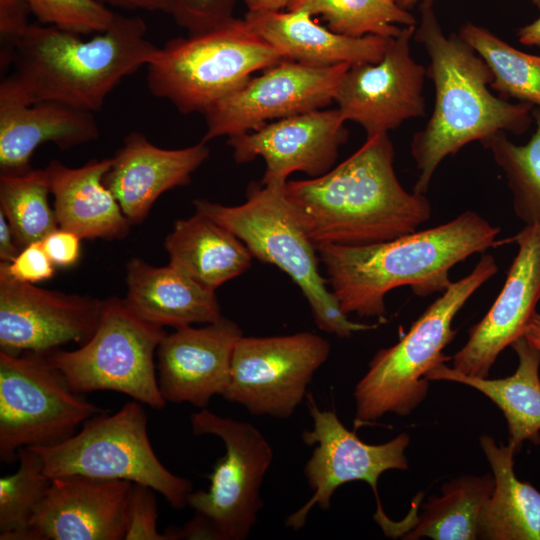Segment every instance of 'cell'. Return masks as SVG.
Masks as SVG:
<instances>
[{
  "label": "cell",
  "mask_w": 540,
  "mask_h": 540,
  "mask_svg": "<svg viewBox=\"0 0 540 540\" xmlns=\"http://www.w3.org/2000/svg\"><path fill=\"white\" fill-rule=\"evenodd\" d=\"M394 156L388 133H379L327 173L285 183V196L316 248L388 241L430 218L425 194L408 192L398 180Z\"/></svg>",
  "instance_id": "cell-1"
},
{
  "label": "cell",
  "mask_w": 540,
  "mask_h": 540,
  "mask_svg": "<svg viewBox=\"0 0 540 540\" xmlns=\"http://www.w3.org/2000/svg\"><path fill=\"white\" fill-rule=\"evenodd\" d=\"M499 233V227L468 210L443 224L388 241L326 244L317 251L341 310L360 318H382L388 292L409 286L421 297L443 293L452 283L450 270L495 246Z\"/></svg>",
  "instance_id": "cell-2"
},
{
  "label": "cell",
  "mask_w": 540,
  "mask_h": 540,
  "mask_svg": "<svg viewBox=\"0 0 540 540\" xmlns=\"http://www.w3.org/2000/svg\"><path fill=\"white\" fill-rule=\"evenodd\" d=\"M146 35L141 17L119 14L107 30L88 40L55 26L31 24L11 72L2 77L0 103L57 101L95 113L125 77L156 57L159 47Z\"/></svg>",
  "instance_id": "cell-3"
},
{
  "label": "cell",
  "mask_w": 540,
  "mask_h": 540,
  "mask_svg": "<svg viewBox=\"0 0 540 540\" xmlns=\"http://www.w3.org/2000/svg\"><path fill=\"white\" fill-rule=\"evenodd\" d=\"M433 1L423 0L413 37L426 50L427 76L435 88L431 117L411 142L419 172L413 191L419 194L428 191L441 162L465 145L498 132H526L534 108L526 102L511 103L489 90L493 75L488 65L458 34L445 35Z\"/></svg>",
  "instance_id": "cell-4"
},
{
  "label": "cell",
  "mask_w": 540,
  "mask_h": 540,
  "mask_svg": "<svg viewBox=\"0 0 540 540\" xmlns=\"http://www.w3.org/2000/svg\"><path fill=\"white\" fill-rule=\"evenodd\" d=\"M285 183L251 182L246 201L236 206L196 199L195 212L232 232L252 257L285 272L306 298L320 330L346 338L376 329L378 324L351 321L341 310L320 272L317 248L285 196Z\"/></svg>",
  "instance_id": "cell-5"
},
{
  "label": "cell",
  "mask_w": 540,
  "mask_h": 540,
  "mask_svg": "<svg viewBox=\"0 0 540 540\" xmlns=\"http://www.w3.org/2000/svg\"><path fill=\"white\" fill-rule=\"evenodd\" d=\"M498 271L492 255L483 254L473 270L427 307L396 344L379 350L355 386L354 430L387 413L408 416L426 398L427 374L451 358L444 348L456 336L452 321L467 300Z\"/></svg>",
  "instance_id": "cell-6"
},
{
  "label": "cell",
  "mask_w": 540,
  "mask_h": 540,
  "mask_svg": "<svg viewBox=\"0 0 540 540\" xmlns=\"http://www.w3.org/2000/svg\"><path fill=\"white\" fill-rule=\"evenodd\" d=\"M284 60L245 19L234 17L187 37L170 39L146 66L150 93L180 113H204L259 70Z\"/></svg>",
  "instance_id": "cell-7"
},
{
  "label": "cell",
  "mask_w": 540,
  "mask_h": 540,
  "mask_svg": "<svg viewBox=\"0 0 540 540\" xmlns=\"http://www.w3.org/2000/svg\"><path fill=\"white\" fill-rule=\"evenodd\" d=\"M103 413L87 419L62 443L30 447L41 457L46 475L51 479L81 475L126 480L152 488L175 508L188 505L192 484L173 474L158 459L140 402L129 401L111 415Z\"/></svg>",
  "instance_id": "cell-8"
},
{
  "label": "cell",
  "mask_w": 540,
  "mask_h": 540,
  "mask_svg": "<svg viewBox=\"0 0 540 540\" xmlns=\"http://www.w3.org/2000/svg\"><path fill=\"white\" fill-rule=\"evenodd\" d=\"M166 334L162 326L132 312L124 300L110 297L85 343L76 350L57 349L46 355L78 394L115 391L161 410L167 402L160 393L154 358Z\"/></svg>",
  "instance_id": "cell-9"
},
{
  "label": "cell",
  "mask_w": 540,
  "mask_h": 540,
  "mask_svg": "<svg viewBox=\"0 0 540 540\" xmlns=\"http://www.w3.org/2000/svg\"><path fill=\"white\" fill-rule=\"evenodd\" d=\"M104 412L76 393L46 354L0 351V460L14 463L23 447L64 442Z\"/></svg>",
  "instance_id": "cell-10"
},
{
  "label": "cell",
  "mask_w": 540,
  "mask_h": 540,
  "mask_svg": "<svg viewBox=\"0 0 540 540\" xmlns=\"http://www.w3.org/2000/svg\"><path fill=\"white\" fill-rule=\"evenodd\" d=\"M196 436L215 435L225 455L215 463L207 491L191 492L188 506L212 530L215 540L246 539L263 506L261 485L273 450L252 424L218 416L207 408L190 416Z\"/></svg>",
  "instance_id": "cell-11"
},
{
  "label": "cell",
  "mask_w": 540,
  "mask_h": 540,
  "mask_svg": "<svg viewBox=\"0 0 540 540\" xmlns=\"http://www.w3.org/2000/svg\"><path fill=\"white\" fill-rule=\"evenodd\" d=\"M330 343L312 332L269 337L241 336L223 397L255 416L287 419L307 395L327 361Z\"/></svg>",
  "instance_id": "cell-12"
},
{
  "label": "cell",
  "mask_w": 540,
  "mask_h": 540,
  "mask_svg": "<svg viewBox=\"0 0 540 540\" xmlns=\"http://www.w3.org/2000/svg\"><path fill=\"white\" fill-rule=\"evenodd\" d=\"M349 67L312 66L286 59L278 62L203 113L207 130L202 141L247 133L270 120L328 106Z\"/></svg>",
  "instance_id": "cell-13"
},
{
  "label": "cell",
  "mask_w": 540,
  "mask_h": 540,
  "mask_svg": "<svg viewBox=\"0 0 540 540\" xmlns=\"http://www.w3.org/2000/svg\"><path fill=\"white\" fill-rule=\"evenodd\" d=\"M308 410L313 420L312 430L303 432V441L316 445L306 463L304 475L312 497L285 520V526L293 530L304 527L311 509L317 505L322 510L330 507L334 492L341 485L352 481H364L372 488L378 508L377 483L387 470L408 469L405 456L410 438L401 433L390 441L371 445L363 442L354 431L348 430L335 411L321 410L311 393H307Z\"/></svg>",
  "instance_id": "cell-14"
},
{
  "label": "cell",
  "mask_w": 540,
  "mask_h": 540,
  "mask_svg": "<svg viewBox=\"0 0 540 540\" xmlns=\"http://www.w3.org/2000/svg\"><path fill=\"white\" fill-rule=\"evenodd\" d=\"M415 29L402 27L378 62L350 66L338 86L337 109L345 121L359 124L366 137L388 133L426 114L427 69L411 55Z\"/></svg>",
  "instance_id": "cell-15"
},
{
  "label": "cell",
  "mask_w": 540,
  "mask_h": 540,
  "mask_svg": "<svg viewBox=\"0 0 540 540\" xmlns=\"http://www.w3.org/2000/svg\"><path fill=\"white\" fill-rule=\"evenodd\" d=\"M105 300L47 290L0 270V348L9 354H47L85 343L96 330Z\"/></svg>",
  "instance_id": "cell-16"
},
{
  "label": "cell",
  "mask_w": 540,
  "mask_h": 540,
  "mask_svg": "<svg viewBox=\"0 0 540 540\" xmlns=\"http://www.w3.org/2000/svg\"><path fill=\"white\" fill-rule=\"evenodd\" d=\"M345 123L338 109H318L228 137V145L238 164L264 160L262 184L285 183L297 171L315 178L332 169L349 136Z\"/></svg>",
  "instance_id": "cell-17"
},
{
  "label": "cell",
  "mask_w": 540,
  "mask_h": 540,
  "mask_svg": "<svg viewBox=\"0 0 540 540\" xmlns=\"http://www.w3.org/2000/svg\"><path fill=\"white\" fill-rule=\"evenodd\" d=\"M132 484L81 475L52 478L22 540H125Z\"/></svg>",
  "instance_id": "cell-18"
},
{
  "label": "cell",
  "mask_w": 540,
  "mask_h": 540,
  "mask_svg": "<svg viewBox=\"0 0 540 540\" xmlns=\"http://www.w3.org/2000/svg\"><path fill=\"white\" fill-rule=\"evenodd\" d=\"M518 252L499 295L485 316L469 330L465 345L453 356L459 373L488 377L499 354L523 336L540 300V222L513 237Z\"/></svg>",
  "instance_id": "cell-19"
},
{
  "label": "cell",
  "mask_w": 540,
  "mask_h": 540,
  "mask_svg": "<svg viewBox=\"0 0 540 540\" xmlns=\"http://www.w3.org/2000/svg\"><path fill=\"white\" fill-rule=\"evenodd\" d=\"M240 327L222 317L195 328L191 325L166 334L156 351L158 385L166 402L206 408L215 395L228 388Z\"/></svg>",
  "instance_id": "cell-20"
},
{
  "label": "cell",
  "mask_w": 540,
  "mask_h": 540,
  "mask_svg": "<svg viewBox=\"0 0 540 540\" xmlns=\"http://www.w3.org/2000/svg\"><path fill=\"white\" fill-rule=\"evenodd\" d=\"M209 153L202 140L185 148L165 149L132 131L111 157L103 182L130 223L139 224L164 192L190 183Z\"/></svg>",
  "instance_id": "cell-21"
},
{
  "label": "cell",
  "mask_w": 540,
  "mask_h": 540,
  "mask_svg": "<svg viewBox=\"0 0 540 540\" xmlns=\"http://www.w3.org/2000/svg\"><path fill=\"white\" fill-rule=\"evenodd\" d=\"M99 135L94 113L87 110L57 101L0 103V174L30 171L31 157L41 144L68 150Z\"/></svg>",
  "instance_id": "cell-22"
},
{
  "label": "cell",
  "mask_w": 540,
  "mask_h": 540,
  "mask_svg": "<svg viewBox=\"0 0 540 540\" xmlns=\"http://www.w3.org/2000/svg\"><path fill=\"white\" fill-rule=\"evenodd\" d=\"M244 19L284 59L312 66L376 63L393 39L338 34L319 25L305 12L248 11Z\"/></svg>",
  "instance_id": "cell-23"
},
{
  "label": "cell",
  "mask_w": 540,
  "mask_h": 540,
  "mask_svg": "<svg viewBox=\"0 0 540 540\" xmlns=\"http://www.w3.org/2000/svg\"><path fill=\"white\" fill-rule=\"evenodd\" d=\"M111 163V157L93 159L72 168L52 160L44 168L59 228L89 240H119L129 234L132 224L103 182Z\"/></svg>",
  "instance_id": "cell-24"
},
{
  "label": "cell",
  "mask_w": 540,
  "mask_h": 540,
  "mask_svg": "<svg viewBox=\"0 0 540 540\" xmlns=\"http://www.w3.org/2000/svg\"><path fill=\"white\" fill-rule=\"evenodd\" d=\"M127 307L140 318L175 329L222 318L215 295L171 265L156 267L138 257L126 264Z\"/></svg>",
  "instance_id": "cell-25"
},
{
  "label": "cell",
  "mask_w": 540,
  "mask_h": 540,
  "mask_svg": "<svg viewBox=\"0 0 540 540\" xmlns=\"http://www.w3.org/2000/svg\"><path fill=\"white\" fill-rule=\"evenodd\" d=\"M511 347L517 354L514 374L499 379L468 376L446 366L433 368L427 379L457 382L470 386L488 397L503 412L508 425L509 441L518 452L524 441L540 444V350L524 336Z\"/></svg>",
  "instance_id": "cell-26"
},
{
  "label": "cell",
  "mask_w": 540,
  "mask_h": 540,
  "mask_svg": "<svg viewBox=\"0 0 540 540\" xmlns=\"http://www.w3.org/2000/svg\"><path fill=\"white\" fill-rule=\"evenodd\" d=\"M164 247L171 265L213 291L244 273L252 260L237 236L197 212L175 221Z\"/></svg>",
  "instance_id": "cell-27"
},
{
  "label": "cell",
  "mask_w": 540,
  "mask_h": 540,
  "mask_svg": "<svg viewBox=\"0 0 540 540\" xmlns=\"http://www.w3.org/2000/svg\"><path fill=\"white\" fill-rule=\"evenodd\" d=\"M480 446L493 472L494 488L478 518L477 539L540 540V492L514 472L515 448L484 434Z\"/></svg>",
  "instance_id": "cell-28"
},
{
  "label": "cell",
  "mask_w": 540,
  "mask_h": 540,
  "mask_svg": "<svg viewBox=\"0 0 540 540\" xmlns=\"http://www.w3.org/2000/svg\"><path fill=\"white\" fill-rule=\"evenodd\" d=\"M494 488L491 474L461 476L444 483L440 496H431L403 539H477L480 511Z\"/></svg>",
  "instance_id": "cell-29"
},
{
  "label": "cell",
  "mask_w": 540,
  "mask_h": 540,
  "mask_svg": "<svg viewBox=\"0 0 540 540\" xmlns=\"http://www.w3.org/2000/svg\"><path fill=\"white\" fill-rule=\"evenodd\" d=\"M458 35L488 65L491 89L540 108V56L524 53L474 23L464 24Z\"/></svg>",
  "instance_id": "cell-30"
},
{
  "label": "cell",
  "mask_w": 540,
  "mask_h": 540,
  "mask_svg": "<svg viewBox=\"0 0 540 540\" xmlns=\"http://www.w3.org/2000/svg\"><path fill=\"white\" fill-rule=\"evenodd\" d=\"M286 9L320 15L328 28L350 37H396L402 27L415 26L414 16L393 0H291Z\"/></svg>",
  "instance_id": "cell-31"
},
{
  "label": "cell",
  "mask_w": 540,
  "mask_h": 540,
  "mask_svg": "<svg viewBox=\"0 0 540 540\" xmlns=\"http://www.w3.org/2000/svg\"><path fill=\"white\" fill-rule=\"evenodd\" d=\"M49 194L45 169L0 174V212L8 220L20 248L41 241L59 228Z\"/></svg>",
  "instance_id": "cell-32"
},
{
  "label": "cell",
  "mask_w": 540,
  "mask_h": 540,
  "mask_svg": "<svg viewBox=\"0 0 540 540\" xmlns=\"http://www.w3.org/2000/svg\"><path fill=\"white\" fill-rule=\"evenodd\" d=\"M532 116L536 129L526 144H514L505 132L481 142L504 173L515 215L526 225L540 222V108Z\"/></svg>",
  "instance_id": "cell-33"
},
{
  "label": "cell",
  "mask_w": 540,
  "mask_h": 540,
  "mask_svg": "<svg viewBox=\"0 0 540 540\" xmlns=\"http://www.w3.org/2000/svg\"><path fill=\"white\" fill-rule=\"evenodd\" d=\"M18 460L17 471L0 478V540H22L51 484L41 457L32 448L19 449Z\"/></svg>",
  "instance_id": "cell-34"
},
{
  "label": "cell",
  "mask_w": 540,
  "mask_h": 540,
  "mask_svg": "<svg viewBox=\"0 0 540 540\" xmlns=\"http://www.w3.org/2000/svg\"><path fill=\"white\" fill-rule=\"evenodd\" d=\"M32 14L43 25L78 35L107 30L117 14L96 0H26Z\"/></svg>",
  "instance_id": "cell-35"
},
{
  "label": "cell",
  "mask_w": 540,
  "mask_h": 540,
  "mask_svg": "<svg viewBox=\"0 0 540 540\" xmlns=\"http://www.w3.org/2000/svg\"><path fill=\"white\" fill-rule=\"evenodd\" d=\"M32 14L26 0H0V71L11 70L16 50L26 34Z\"/></svg>",
  "instance_id": "cell-36"
},
{
  "label": "cell",
  "mask_w": 540,
  "mask_h": 540,
  "mask_svg": "<svg viewBox=\"0 0 540 540\" xmlns=\"http://www.w3.org/2000/svg\"><path fill=\"white\" fill-rule=\"evenodd\" d=\"M233 5L234 0H171L170 14L179 26L196 33L233 17Z\"/></svg>",
  "instance_id": "cell-37"
},
{
  "label": "cell",
  "mask_w": 540,
  "mask_h": 540,
  "mask_svg": "<svg viewBox=\"0 0 540 540\" xmlns=\"http://www.w3.org/2000/svg\"><path fill=\"white\" fill-rule=\"evenodd\" d=\"M157 502L154 490L133 483L128 506L125 540H170L157 530Z\"/></svg>",
  "instance_id": "cell-38"
},
{
  "label": "cell",
  "mask_w": 540,
  "mask_h": 540,
  "mask_svg": "<svg viewBox=\"0 0 540 540\" xmlns=\"http://www.w3.org/2000/svg\"><path fill=\"white\" fill-rule=\"evenodd\" d=\"M55 265L46 254L41 241L30 243L9 263H0V270L13 279L27 283L48 280L55 274Z\"/></svg>",
  "instance_id": "cell-39"
},
{
  "label": "cell",
  "mask_w": 540,
  "mask_h": 540,
  "mask_svg": "<svg viewBox=\"0 0 540 540\" xmlns=\"http://www.w3.org/2000/svg\"><path fill=\"white\" fill-rule=\"evenodd\" d=\"M80 240L81 238L74 232L57 228L45 236L41 243L55 266L69 267L79 259Z\"/></svg>",
  "instance_id": "cell-40"
},
{
  "label": "cell",
  "mask_w": 540,
  "mask_h": 540,
  "mask_svg": "<svg viewBox=\"0 0 540 540\" xmlns=\"http://www.w3.org/2000/svg\"><path fill=\"white\" fill-rule=\"evenodd\" d=\"M103 5H110L127 10H144L170 14L171 0H96Z\"/></svg>",
  "instance_id": "cell-41"
},
{
  "label": "cell",
  "mask_w": 540,
  "mask_h": 540,
  "mask_svg": "<svg viewBox=\"0 0 540 540\" xmlns=\"http://www.w3.org/2000/svg\"><path fill=\"white\" fill-rule=\"evenodd\" d=\"M20 250L8 220L0 212V263L11 262Z\"/></svg>",
  "instance_id": "cell-42"
},
{
  "label": "cell",
  "mask_w": 540,
  "mask_h": 540,
  "mask_svg": "<svg viewBox=\"0 0 540 540\" xmlns=\"http://www.w3.org/2000/svg\"><path fill=\"white\" fill-rule=\"evenodd\" d=\"M518 40L523 45L540 48V18L518 31Z\"/></svg>",
  "instance_id": "cell-43"
},
{
  "label": "cell",
  "mask_w": 540,
  "mask_h": 540,
  "mask_svg": "<svg viewBox=\"0 0 540 540\" xmlns=\"http://www.w3.org/2000/svg\"><path fill=\"white\" fill-rule=\"evenodd\" d=\"M291 0H243L250 12L281 11Z\"/></svg>",
  "instance_id": "cell-44"
},
{
  "label": "cell",
  "mask_w": 540,
  "mask_h": 540,
  "mask_svg": "<svg viewBox=\"0 0 540 540\" xmlns=\"http://www.w3.org/2000/svg\"><path fill=\"white\" fill-rule=\"evenodd\" d=\"M523 336L540 350V312H536L527 325Z\"/></svg>",
  "instance_id": "cell-45"
},
{
  "label": "cell",
  "mask_w": 540,
  "mask_h": 540,
  "mask_svg": "<svg viewBox=\"0 0 540 540\" xmlns=\"http://www.w3.org/2000/svg\"><path fill=\"white\" fill-rule=\"evenodd\" d=\"M418 0H398L397 3L407 9L411 6H413ZM536 6L540 8V0H531Z\"/></svg>",
  "instance_id": "cell-46"
},
{
  "label": "cell",
  "mask_w": 540,
  "mask_h": 540,
  "mask_svg": "<svg viewBox=\"0 0 540 540\" xmlns=\"http://www.w3.org/2000/svg\"><path fill=\"white\" fill-rule=\"evenodd\" d=\"M393 1L397 2L398 0H393Z\"/></svg>",
  "instance_id": "cell-47"
}]
</instances>
